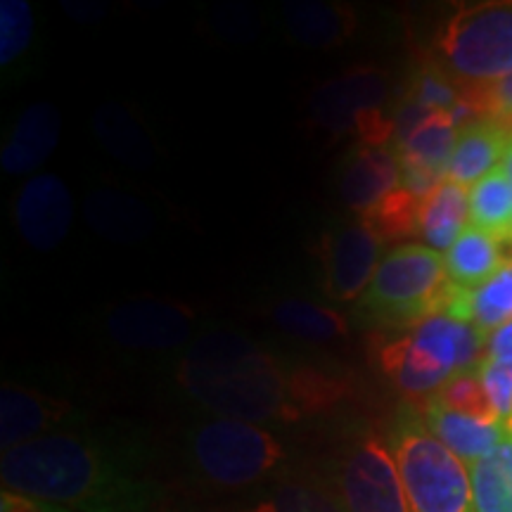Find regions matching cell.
Instances as JSON below:
<instances>
[{"label": "cell", "instance_id": "1", "mask_svg": "<svg viewBox=\"0 0 512 512\" xmlns=\"http://www.w3.org/2000/svg\"><path fill=\"white\" fill-rule=\"evenodd\" d=\"M174 377L188 399L216 418L252 425L318 418L351 396V382L342 373L290 361L228 330L192 339L178 358Z\"/></svg>", "mask_w": 512, "mask_h": 512}, {"label": "cell", "instance_id": "2", "mask_svg": "<svg viewBox=\"0 0 512 512\" xmlns=\"http://www.w3.org/2000/svg\"><path fill=\"white\" fill-rule=\"evenodd\" d=\"M5 491L62 505L72 512H145L155 489L93 434L53 432L3 453Z\"/></svg>", "mask_w": 512, "mask_h": 512}, {"label": "cell", "instance_id": "3", "mask_svg": "<svg viewBox=\"0 0 512 512\" xmlns=\"http://www.w3.org/2000/svg\"><path fill=\"white\" fill-rule=\"evenodd\" d=\"M411 512H472V472L427 430L413 403L401 406L389 432Z\"/></svg>", "mask_w": 512, "mask_h": 512}, {"label": "cell", "instance_id": "4", "mask_svg": "<svg viewBox=\"0 0 512 512\" xmlns=\"http://www.w3.org/2000/svg\"><path fill=\"white\" fill-rule=\"evenodd\" d=\"M451 292L444 256L427 245H401L380 261L358 309L384 328H413L446 313Z\"/></svg>", "mask_w": 512, "mask_h": 512}, {"label": "cell", "instance_id": "5", "mask_svg": "<svg viewBox=\"0 0 512 512\" xmlns=\"http://www.w3.org/2000/svg\"><path fill=\"white\" fill-rule=\"evenodd\" d=\"M437 64L463 91H482L512 72V0L463 5L434 38Z\"/></svg>", "mask_w": 512, "mask_h": 512}, {"label": "cell", "instance_id": "6", "mask_svg": "<svg viewBox=\"0 0 512 512\" xmlns=\"http://www.w3.org/2000/svg\"><path fill=\"white\" fill-rule=\"evenodd\" d=\"M188 456L202 482L238 491L278 475L287 460V448L261 425L211 418L192 425Z\"/></svg>", "mask_w": 512, "mask_h": 512}, {"label": "cell", "instance_id": "7", "mask_svg": "<svg viewBox=\"0 0 512 512\" xmlns=\"http://www.w3.org/2000/svg\"><path fill=\"white\" fill-rule=\"evenodd\" d=\"M328 482L349 512H411L389 439L375 432L358 434L339 448Z\"/></svg>", "mask_w": 512, "mask_h": 512}, {"label": "cell", "instance_id": "8", "mask_svg": "<svg viewBox=\"0 0 512 512\" xmlns=\"http://www.w3.org/2000/svg\"><path fill=\"white\" fill-rule=\"evenodd\" d=\"M197 316L190 306L174 299L136 297L107 311V337L126 351H174L195 339Z\"/></svg>", "mask_w": 512, "mask_h": 512}, {"label": "cell", "instance_id": "9", "mask_svg": "<svg viewBox=\"0 0 512 512\" xmlns=\"http://www.w3.org/2000/svg\"><path fill=\"white\" fill-rule=\"evenodd\" d=\"M384 240L368 223L339 226L320 240V283L332 302H356L366 294L380 266Z\"/></svg>", "mask_w": 512, "mask_h": 512}, {"label": "cell", "instance_id": "10", "mask_svg": "<svg viewBox=\"0 0 512 512\" xmlns=\"http://www.w3.org/2000/svg\"><path fill=\"white\" fill-rule=\"evenodd\" d=\"M389 98H392V76L377 67H354L313 91L309 114L318 128L344 136L356 131L361 114L387 110Z\"/></svg>", "mask_w": 512, "mask_h": 512}, {"label": "cell", "instance_id": "11", "mask_svg": "<svg viewBox=\"0 0 512 512\" xmlns=\"http://www.w3.org/2000/svg\"><path fill=\"white\" fill-rule=\"evenodd\" d=\"M22 240L36 252H53L72 230V192L57 174H41L22 185L12 204Z\"/></svg>", "mask_w": 512, "mask_h": 512}, {"label": "cell", "instance_id": "12", "mask_svg": "<svg viewBox=\"0 0 512 512\" xmlns=\"http://www.w3.org/2000/svg\"><path fill=\"white\" fill-rule=\"evenodd\" d=\"M83 415L72 403L43 394L22 384H3L0 389V446L5 451L53 432L74 430Z\"/></svg>", "mask_w": 512, "mask_h": 512}, {"label": "cell", "instance_id": "13", "mask_svg": "<svg viewBox=\"0 0 512 512\" xmlns=\"http://www.w3.org/2000/svg\"><path fill=\"white\" fill-rule=\"evenodd\" d=\"M396 188H401V166L394 147L358 145L344 159L339 195L356 214L366 216Z\"/></svg>", "mask_w": 512, "mask_h": 512}, {"label": "cell", "instance_id": "14", "mask_svg": "<svg viewBox=\"0 0 512 512\" xmlns=\"http://www.w3.org/2000/svg\"><path fill=\"white\" fill-rule=\"evenodd\" d=\"M62 117L60 110L50 102H34L24 107L12 121L8 136L0 150V166L5 174L22 176L41 166L53 155L60 143Z\"/></svg>", "mask_w": 512, "mask_h": 512}, {"label": "cell", "instance_id": "15", "mask_svg": "<svg viewBox=\"0 0 512 512\" xmlns=\"http://www.w3.org/2000/svg\"><path fill=\"white\" fill-rule=\"evenodd\" d=\"M406 335L422 351L437 358L451 375L475 370L484 361V332L472 323L448 316V313H434V316L420 320Z\"/></svg>", "mask_w": 512, "mask_h": 512}, {"label": "cell", "instance_id": "16", "mask_svg": "<svg viewBox=\"0 0 512 512\" xmlns=\"http://www.w3.org/2000/svg\"><path fill=\"white\" fill-rule=\"evenodd\" d=\"M88 226L100 238L119 245H138L157 228V216L145 202L117 188H95L83 202Z\"/></svg>", "mask_w": 512, "mask_h": 512}, {"label": "cell", "instance_id": "17", "mask_svg": "<svg viewBox=\"0 0 512 512\" xmlns=\"http://www.w3.org/2000/svg\"><path fill=\"white\" fill-rule=\"evenodd\" d=\"M283 22L299 46L330 50L349 43L358 31V12L347 3L328 0H287Z\"/></svg>", "mask_w": 512, "mask_h": 512}, {"label": "cell", "instance_id": "18", "mask_svg": "<svg viewBox=\"0 0 512 512\" xmlns=\"http://www.w3.org/2000/svg\"><path fill=\"white\" fill-rule=\"evenodd\" d=\"M418 411L425 418L427 430L444 444L448 451H453L463 460L465 465H475L484 456H489L498 444L508 439L503 422H479L460 415L456 411H448L441 406L437 396H430L420 403Z\"/></svg>", "mask_w": 512, "mask_h": 512}, {"label": "cell", "instance_id": "19", "mask_svg": "<svg viewBox=\"0 0 512 512\" xmlns=\"http://www.w3.org/2000/svg\"><path fill=\"white\" fill-rule=\"evenodd\" d=\"M508 128L498 124L496 119L477 117L470 124L458 128L456 150H453L451 164H448V181L463 185H475L486 174L501 166L510 145Z\"/></svg>", "mask_w": 512, "mask_h": 512}, {"label": "cell", "instance_id": "20", "mask_svg": "<svg viewBox=\"0 0 512 512\" xmlns=\"http://www.w3.org/2000/svg\"><path fill=\"white\" fill-rule=\"evenodd\" d=\"M377 361H380L382 373L394 382L396 389H401L408 399H420V403L437 394L451 377L437 358H432L418 344H413L408 335L382 344L377 351Z\"/></svg>", "mask_w": 512, "mask_h": 512}, {"label": "cell", "instance_id": "21", "mask_svg": "<svg viewBox=\"0 0 512 512\" xmlns=\"http://www.w3.org/2000/svg\"><path fill=\"white\" fill-rule=\"evenodd\" d=\"M93 133L102 150L131 169H150L155 147L133 112L119 102H105L93 114Z\"/></svg>", "mask_w": 512, "mask_h": 512}, {"label": "cell", "instance_id": "22", "mask_svg": "<svg viewBox=\"0 0 512 512\" xmlns=\"http://www.w3.org/2000/svg\"><path fill=\"white\" fill-rule=\"evenodd\" d=\"M448 316L472 323L486 337L512 320V264L503 266L494 278L477 290H460L453 285L446 306Z\"/></svg>", "mask_w": 512, "mask_h": 512}, {"label": "cell", "instance_id": "23", "mask_svg": "<svg viewBox=\"0 0 512 512\" xmlns=\"http://www.w3.org/2000/svg\"><path fill=\"white\" fill-rule=\"evenodd\" d=\"M444 264L451 285L460 290H477L510 261L503 252V242L491 238L484 230L467 226L456 245L446 252Z\"/></svg>", "mask_w": 512, "mask_h": 512}, {"label": "cell", "instance_id": "24", "mask_svg": "<svg viewBox=\"0 0 512 512\" xmlns=\"http://www.w3.org/2000/svg\"><path fill=\"white\" fill-rule=\"evenodd\" d=\"M240 512H349L328 479L316 475H283L268 486L254 505Z\"/></svg>", "mask_w": 512, "mask_h": 512}, {"label": "cell", "instance_id": "25", "mask_svg": "<svg viewBox=\"0 0 512 512\" xmlns=\"http://www.w3.org/2000/svg\"><path fill=\"white\" fill-rule=\"evenodd\" d=\"M470 195L463 185L446 181L439 183L422 200L420 235L434 252H448L467 228Z\"/></svg>", "mask_w": 512, "mask_h": 512}, {"label": "cell", "instance_id": "26", "mask_svg": "<svg viewBox=\"0 0 512 512\" xmlns=\"http://www.w3.org/2000/svg\"><path fill=\"white\" fill-rule=\"evenodd\" d=\"M271 316L285 335L304 342L325 344L349 335V320L344 313L306 299H283L273 306Z\"/></svg>", "mask_w": 512, "mask_h": 512}, {"label": "cell", "instance_id": "27", "mask_svg": "<svg viewBox=\"0 0 512 512\" xmlns=\"http://www.w3.org/2000/svg\"><path fill=\"white\" fill-rule=\"evenodd\" d=\"M470 221L503 245L512 242V185L503 164L472 185Z\"/></svg>", "mask_w": 512, "mask_h": 512}, {"label": "cell", "instance_id": "28", "mask_svg": "<svg viewBox=\"0 0 512 512\" xmlns=\"http://www.w3.org/2000/svg\"><path fill=\"white\" fill-rule=\"evenodd\" d=\"M475 510L512 512V439L498 444L489 456L470 467Z\"/></svg>", "mask_w": 512, "mask_h": 512}, {"label": "cell", "instance_id": "29", "mask_svg": "<svg viewBox=\"0 0 512 512\" xmlns=\"http://www.w3.org/2000/svg\"><path fill=\"white\" fill-rule=\"evenodd\" d=\"M420 209V197L401 185L392 195L384 197L373 211L361 216V221L368 223L382 240L411 238L420 233Z\"/></svg>", "mask_w": 512, "mask_h": 512}, {"label": "cell", "instance_id": "30", "mask_svg": "<svg viewBox=\"0 0 512 512\" xmlns=\"http://www.w3.org/2000/svg\"><path fill=\"white\" fill-rule=\"evenodd\" d=\"M434 396L448 411H456L479 422H503L491 406L489 396H486L477 377V370H463V373L451 375Z\"/></svg>", "mask_w": 512, "mask_h": 512}, {"label": "cell", "instance_id": "31", "mask_svg": "<svg viewBox=\"0 0 512 512\" xmlns=\"http://www.w3.org/2000/svg\"><path fill=\"white\" fill-rule=\"evenodd\" d=\"M34 41V10L27 0L0 3V67L10 69L29 53Z\"/></svg>", "mask_w": 512, "mask_h": 512}, {"label": "cell", "instance_id": "32", "mask_svg": "<svg viewBox=\"0 0 512 512\" xmlns=\"http://www.w3.org/2000/svg\"><path fill=\"white\" fill-rule=\"evenodd\" d=\"M406 98L432 112H453L463 102V88L439 64H422L411 76Z\"/></svg>", "mask_w": 512, "mask_h": 512}, {"label": "cell", "instance_id": "33", "mask_svg": "<svg viewBox=\"0 0 512 512\" xmlns=\"http://www.w3.org/2000/svg\"><path fill=\"white\" fill-rule=\"evenodd\" d=\"M463 98L479 117L496 119L508 131L512 128V72L482 91H463Z\"/></svg>", "mask_w": 512, "mask_h": 512}, {"label": "cell", "instance_id": "34", "mask_svg": "<svg viewBox=\"0 0 512 512\" xmlns=\"http://www.w3.org/2000/svg\"><path fill=\"white\" fill-rule=\"evenodd\" d=\"M475 370L498 418L505 420L512 413V361L484 358Z\"/></svg>", "mask_w": 512, "mask_h": 512}, {"label": "cell", "instance_id": "35", "mask_svg": "<svg viewBox=\"0 0 512 512\" xmlns=\"http://www.w3.org/2000/svg\"><path fill=\"white\" fill-rule=\"evenodd\" d=\"M214 27L228 41H249L259 31V17L247 5H221L214 10Z\"/></svg>", "mask_w": 512, "mask_h": 512}, {"label": "cell", "instance_id": "36", "mask_svg": "<svg viewBox=\"0 0 512 512\" xmlns=\"http://www.w3.org/2000/svg\"><path fill=\"white\" fill-rule=\"evenodd\" d=\"M0 512H72L62 505L41 501V498H31L15 491H5L0 494Z\"/></svg>", "mask_w": 512, "mask_h": 512}, {"label": "cell", "instance_id": "37", "mask_svg": "<svg viewBox=\"0 0 512 512\" xmlns=\"http://www.w3.org/2000/svg\"><path fill=\"white\" fill-rule=\"evenodd\" d=\"M484 358H498V361H512V320L491 332L484 344Z\"/></svg>", "mask_w": 512, "mask_h": 512}, {"label": "cell", "instance_id": "38", "mask_svg": "<svg viewBox=\"0 0 512 512\" xmlns=\"http://www.w3.org/2000/svg\"><path fill=\"white\" fill-rule=\"evenodd\" d=\"M62 8L69 17H74L76 22L81 24H95L98 19L107 15V5L91 3V0H81V3H76V0H67V3H62Z\"/></svg>", "mask_w": 512, "mask_h": 512}, {"label": "cell", "instance_id": "39", "mask_svg": "<svg viewBox=\"0 0 512 512\" xmlns=\"http://www.w3.org/2000/svg\"><path fill=\"white\" fill-rule=\"evenodd\" d=\"M503 166H505V174H508V178H510V185H512V136H510V145H508V152H505Z\"/></svg>", "mask_w": 512, "mask_h": 512}, {"label": "cell", "instance_id": "40", "mask_svg": "<svg viewBox=\"0 0 512 512\" xmlns=\"http://www.w3.org/2000/svg\"><path fill=\"white\" fill-rule=\"evenodd\" d=\"M503 425H505V432H508V437L512 439V413L508 415V418L503 420Z\"/></svg>", "mask_w": 512, "mask_h": 512}]
</instances>
